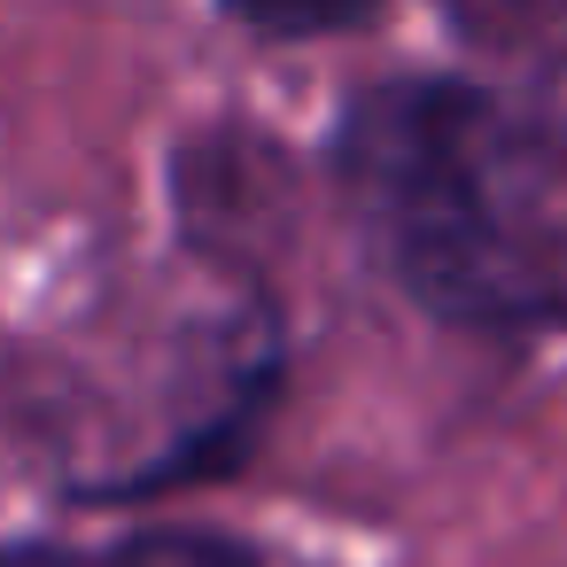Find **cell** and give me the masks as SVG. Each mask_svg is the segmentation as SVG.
<instances>
[{"instance_id":"1","label":"cell","mask_w":567,"mask_h":567,"mask_svg":"<svg viewBox=\"0 0 567 567\" xmlns=\"http://www.w3.org/2000/svg\"><path fill=\"white\" fill-rule=\"evenodd\" d=\"M319 172L373 272L443 334H567V110L536 79L381 71L358 79Z\"/></svg>"},{"instance_id":"4","label":"cell","mask_w":567,"mask_h":567,"mask_svg":"<svg viewBox=\"0 0 567 567\" xmlns=\"http://www.w3.org/2000/svg\"><path fill=\"white\" fill-rule=\"evenodd\" d=\"M435 24L497 63L505 79H536V86H559L567 71V0H427Z\"/></svg>"},{"instance_id":"7","label":"cell","mask_w":567,"mask_h":567,"mask_svg":"<svg viewBox=\"0 0 567 567\" xmlns=\"http://www.w3.org/2000/svg\"><path fill=\"white\" fill-rule=\"evenodd\" d=\"M0 567H63L55 536H24V544H0Z\"/></svg>"},{"instance_id":"6","label":"cell","mask_w":567,"mask_h":567,"mask_svg":"<svg viewBox=\"0 0 567 567\" xmlns=\"http://www.w3.org/2000/svg\"><path fill=\"white\" fill-rule=\"evenodd\" d=\"M210 9L265 40V48H311V40H342V32H365L389 0H210Z\"/></svg>"},{"instance_id":"3","label":"cell","mask_w":567,"mask_h":567,"mask_svg":"<svg viewBox=\"0 0 567 567\" xmlns=\"http://www.w3.org/2000/svg\"><path fill=\"white\" fill-rule=\"evenodd\" d=\"M288 327H280V303L257 296L249 311V350L234 358V373L218 381V396L203 412H187L148 458H133L125 474H94V482H71L63 497L71 505H94V513H156L172 497H203V489H226L234 474L257 466V451L272 443V420L288 404Z\"/></svg>"},{"instance_id":"2","label":"cell","mask_w":567,"mask_h":567,"mask_svg":"<svg viewBox=\"0 0 567 567\" xmlns=\"http://www.w3.org/2000/svg\"><path fill=\"white\" fill-rule=\"evenodd\" d=\"M164 203L172 234L195 265L241 280L249 296H272L280 265L303 241L311 218V164L280 125L257 117H203L164 156Z\"/></svg>"},{"instance_id":"5","label":"cell","mask_w":567,"mask_h":567,"mask_svg":"<svg viewBox=\"0 0 567 567\" xmlns=\"http://www.w3.org/2000/svg\"><path fill=\"white\" fill-rule=\"evenodd\" d=\"M63 567H265V551L210 520H141L94 551L63 544Z\"/></svg>"}]
</instances>
